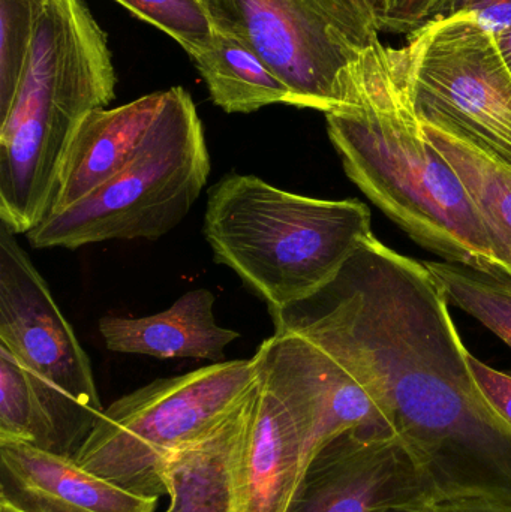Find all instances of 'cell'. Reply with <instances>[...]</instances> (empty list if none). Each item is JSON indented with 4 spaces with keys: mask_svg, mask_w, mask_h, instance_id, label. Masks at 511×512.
I'll use <instances>...</instances> for the list:
<instances>
[{
    "mask_svg": "<svg viewBox=\"0 0 511 512\" xmlns=\"http://www.w3.org/2000/svg\"><path fill=\"white\" fill-rule=\"evenodd\" d=\"M270 315L275 331L309 340L353 373L440 501H511V427L477 387L425 262L372 234L332 282Z\"/></svg>",
    "mask_w": 511,
    "mask_h": 512,
    "instance_id": "obj_1",
    "label": "cell"
},
{
    "mask_svg": "<svg viewBox=\"0 0 511 512\" xmlns=\"http://www.w3.org/2000/svg\"><path fill=\"white\" fill-rule=\"evenodd\" d=\"M326 120L348 179L411 239L447 262L507 276L464 183L417 116L405 48L374 42L351 69L344 107Z\"/></svg>",
    "mask_w": 511,
    "mask_h": 512,
    "instance_id": "obj_2",
    "label": "cell"
},
{
    "mask_svg": "<svg viewBox=\"0 0 511 512\" xmlns=\"http://www.w3.org/2000/svg\"><path fill=\"white\" fill-rule=\"evenodd\" d=\"M108 39L81 0H47L0 120V224L27 234L50 212L60 162L84 117L114 99Z\"/></svg>",
    "mask_w": 511,
    "mask_h": 512,
    "instance_id": "obj_3",
    "label": "cell"
},
{
    "mask_svg": "<svg viewBox=\"0 0 511 512\" xmlns=\"http://www.w3.org/2000/svg\"><path fill=\"white\" fill-rule=\"evenodd\" d=\"M207 197L203 234L215 261L270 312L320 291L372 236L362 201L305 197L251 174H227Z\"/></svg>",
    "mask_w": 511,
    "mask_h": 512,
    "instance_id": "obj_4",
    "label": "cell"
},
{
    "mask_svg": "<svg viewBox=\"0 0 511 512\" xmlns=\"http://www.w3.org/2000/svg\"><path fill=\"white\" fill-rule=\"evenodd\" d=\"M210 176L203 122L183 87L167 101L131 161L98 191L47 216L27 240L74 251L108 240H158L179 227Z\"/></svg>",
    "mask_w": 511,
    "mask_h": 512,
    "instance_id": "obj_5",
    "label": "cell"
},
{
    "mask_svg": "<svg viewBox=\"0 0 511 512\" xmlns=\"http://www.w3.org/2000/svg\"><path fill=\"white\" fill-rule=\"evenodd\" d=\"M258 382L254 357L156 379L105 408L74 459L128 492L161 498L168 457L233 414Z\"/></svg>",
    "mask_w": 511,
    "mask_h": 512,
    "instance_id": "obj_6",
    "label": "cell"
},
{
    "mask_svg": "<svg viewBox=\"0 0 511 512\" xmlns=\"http://www.w3.org/2000/svg\"><path fill=\"white\" fill-rule=\"evenodd\" d=\"M213 27L248 42L282 78L291 105L341 110L351 69L380 39L366 0H201Z\"/></svg>",
    "mask_w": 511,
    "mask_h": 512,
    "instance_id": "obj_7",
    "label": "cell"
},
{
    "mask_svg": "<svg viewBox=\"0 0 511 512\" xmlns=\"http://www.w3.org/2000/svg\"><path fill=\"white\" fill-rule=\"evenodd\" d=\"M420 122L511 168V74L495 36L468 14L438 18L407 38Z\"/></svg>",
    "mask_w": 511,
    "mask_h": 512,
    "instance_id": "obj_8",
    "label": "cell"
},
{
    "mask_svg": "<svg viewBox=\"0 0 511 512\" xmlns=\"http://www.w3.org/2000/svg\"><path fill=\"white\" fill-rule=\"evenodd\" d=\"M0 348L29 373L74 457L104 412L92 363L27 252L0 224Z\"/></svg>",
    "mask_w": 511,
    "mask_h": 512,
    "instance_id": "obj_9",
    "label": "cell"
},
{
    "mask_svg": "<svg viewBox=\"0 0 511 512\" xmlns=\"http://www.w3.org/2000/svg\"><path fill=\"white\" fill-rule=\"evenodd\" d=\"M431 478L387 423L330 439L303 472L288 512H435Z\"/></svg>",
    "mask_w": 511,
    "mask_h": 512,
    "instance_id": "obj_10",
    "label": "cell"
},
{
    "mask_svg": "<svg viewBox=\"0 0 511 512\" xmlns=\"http://www.w3.org/2000/svg\"><path fill=\"white\" fill-rule=\"evenodd\" d=\"M254 358L263 381L299 424L309 462L335 436L353 427L387 423L353 373L303 337L275 331Z\"/></svg>",
    "mask_w": 511,
    "mask_h": 512,
    "instance_id": "obj_11",
    "label": "cell"
},
{
    "mask_svg": "<svg viewBox=\"0 0 511 512\" xmlns=\"http://www.w3.org/2000/svg\"><path fill=\"white\" fill-rule=\"evenodd\" d=\"M159 498L128 492L74 457L0 441V504L20 512H155Z\"/></svg>",
    "mask_w": 511,
    "mask_h": 512,
    "instance_id": "obj_12",
    "label": "cell"
},
{
    "mask_svg": "<svg viewBox=\"0 0 511 512\" xmlns=\"http://www.w3.org/2000/svg\"><path fill=\"white\" fill-rule=\"evenodd\" d=\"M165 101L162 90L87 114L60 162L47 216L65 212L113 179L131 161Z\"/></svg>",
    "mask_w": 511,
    "mask_h": 512,
    "instance_id": "obj_13",
    "label": "cell"
},
{
    "mask_svg": "<svg viewBox=\"0 0 511 512\" xmlns=\"http://www.w3.org/2000/svg\"><path fill=\"white\" fill-rule=\"evenodd\" d=\"M308 465L299 424L260 375L237 471L233 512H288Z\"/></svg>",
    "mask_w": 511,
    "mask_h": 512,
    "instance_id": "obj_14",
    "label": "cell"
},
{
    "mask_svg": "<svg viewBox=\"0 0 511 512\" xmlns=\"http://www.w3.org/2000/svg\"><path fill=\"white\" fill-rule=\"evenodd\" d=\"M215 303V295L209 289H192L170 309L156 315L104 316L99 321V333L107 349L119 354L222 363L225 348L240 334L216 322Z\"/></svg>",
    "mask_w": 511,
    "mask_h": 512,
    "instance_id": "obj_15",
    "label": "cell"
},
{
    "mask_svg": "<svg viewBox=\"0 0 511 512\" xmlns=\"http://www.w3.org/2000/svg\"><path fill=\"white\" fill-rule=\"evenodd\" d=\"M251 396L224 421L171 454L162 469L165 512H233L237 471L257 399Z\"/></svg>",
    "mask_w": 511,
    "mask_h": 512,
    "instance_id": "obj_16",
    "label": "cell"
},
{
    "mask_svg": "<svg viewBox=\"0 0 511 512\" xmlns=\"http://www.w3.org/2000/svg\"><path fill=\"white\" fill-rule=\"evenodd\" d=\"M212 101L225 113H254L273 104L291 105V92L260 54L239 36L216 30L191 56Z\"/></svg>",
    "mask_w": 511,
    "mask_h": 512,
    "instance_id": "obj_17",
    "label": "cell"
},
{
    "mask_svg": "<svg viewBox=\"0 0 511 512\" xmlns=\"http://www.w3.org/2000/svg\"><path fill=\"white\" fill-rule=\"evenodd\" d=\"M422 125L429 141L464 183L488 233L495 258L511 277V168L428 123Z\"/></svg>",
    "mask_w": 511,
    "mask_h": 512,
    "instance_id": "obj_18",
    "label": "cell"
},
{
    "mask_svg": "<svg viewBox=\"0 0 511 512\" xmlns=\"http://www.w3.org/2000/svg\"><path fill=\"white\" fill-rule=\"evenodd\" d=\"M0 441L24 442L60 454L56 424L29 373L0 348Z\"/></svg>",
    "mask_w": 511,
    "mask_h": 512,
    "instance_id": "obj_19",
    "label": "cell"
},
{
    "mask_svg": "<svg viewBox=\"0 0 511 512\" xmlns=\"http://www.w3.org/2000/svg\"><path fill=\"white\" fill-rule=\"evenodd\" d=\"M449 303L465 310L511 348V277H495L470 265L425 262Z\"/></svg>",
    "mask_w": 511,
    "mask_h": 512,
    "instance_id": "obj_20",
    "label": "cell"
},
{
    "mask_svg": "<svg viewBox=\"0 0 511 512\" xmlns=\"http://www.w3.org/2000/svg\"><path fill=\"white\" fill-rule=\"evenodd\" d=\"M47 0H0V120L20 86L36 23Z\"/></svg>",
    "mask_w": 511,
    "mask_h": 512,
    "instance_id": "obj_21",
    "label": "cell"
},
{
    "mask_svg": "<svg viewBox=\"0 0 511 512\" xmlns=\"http://www.w3.org/2000/svg\"><path fill=\"white\" fill-rule=\"evenodd\" d=\"M132 14L174 39L194 56L215 33L201 0H116Z\"/></svg>",
    "mask_w": 511,
    "mask_h": 512,
    "instance_id": "obj_22",
    "label": "cell"
},
{
    "mask_svg": "<svg viewBox=\"0 0 511 512\" xmlns=\"http://www.w3.org/2000/svg\"><path fill=\"white\" fill-rule=\"evenodd\" d=\"M453 0H393L380 32L398 33L410 38L432 21L443 18Z\"/></svg>",
    "mask_w": 511,
    "mask_h": 512,
    "instance_id": "obj_23",
    "label": "cell"
},
{
    "mask_svg": "<svg viewBox=\"0 0 511 512\" xmlns=\"http://www.w3.org/2000/svg\"><path fill=\"white\" fill-rule=\"evenodd\" d=\"M468 360L477 387L501 420L511 427V372H500L471 354Z\"/></svg>",
    "mask_w": 511,
    "mask_h": 512,
    "instance_id": "obj_24",
    "label": "cell"
},
{
    "mask_svg": "<svg viewBox=\"0 0 511 512\" xmlns=\"http://www.w3.org/2000/svg\"><path fill=\"white\" fill-rule=\"evenodd\" d=\"M456 14L471 15L495 36L511 26V0H453L444 17Z\"/></svg>",
    "mask_w": 511,
    "mask_h": 512,
    "instance_id": "obj_25",
    "label": "cell"
},
{
    "mask_svg": "<svg viewBox=\"0 0 511 512\" xmlns=\"http://www.w3.org/2000/svg\"><path fill=\"white\" fill-rule=\"evenodd\" d=\"M435 512H511V501L486 496H462L443 499L438 502Z\"/></svg>",
    "mask_w": 511,
    "mask_h": 512,
    "instance_id": "obj_26",
    "label": "cell"
},
{
    "mask_svg": "<svg viewBox=\"0 0 511 512\" xmlns=\"http://www.w3.org/2000/svg\"><path fill=\"white\" fill-rule=\"evenodd\" d=\"M495 41H497L498 50H500L501 56H503L504 62H506L511 74V26L509 29L504 30V32L495 35Z\"/></svg>",
    "mask_w": 511,
    "mask_h": 512,
    "instance_id": "obj_27",
    "label": "cell"
},
{
    "mask_svg": "<svg viewBox=\"0 0 511 512\" xmlns=\"http://www.w3.org/2000/svg\"><path fill=\"white\" fill-rule=\"evenodd\" d=\"M366 2H368L369 8H371L372 14L377 20L378 29H380L381 23L392 8L393 0H366Z\"/></svg>",
    "mask_w": 511,
    "mask_h": 512,
    "instance_id": "obj_28",
    "label": "cell"
},
{
    "mask_svg": "<svg viewBox=\"0 0 511 512\" xmlns=\"http://www.w3.org/2000/svg\"><path fill=\"white\" fill-rule=\"evenodd\" d=\"M0 512H20V511L14 510V508L8 507V505L0 504Z\"/></svg>",
    "mask_w": 511,
    "mask_h": 512,
    "instance_id": "obj_29",
    "label": "cell"
}]
</instances>
